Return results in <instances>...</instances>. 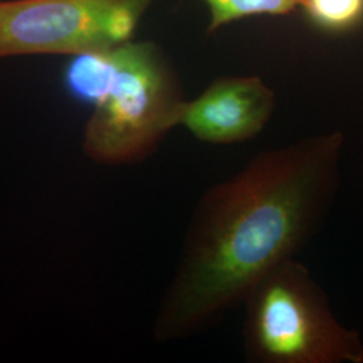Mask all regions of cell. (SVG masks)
<instances>
[{
    "mask_svg": "<svg viewBox=\"0 0 363 363\" xmlns=\"http://www.w3.org/2000/svg\"><path fill=\"white\" fill-rule=\"evenodd\" d=\"M210 13L208 31L259 15H286L303 9L306 0H203Z\"/></svg>",
    "mask_w": 363,
    "mask_h": 363,
    "instance_id": "cell-7",
    "label": "cell"
},
{
    "mask_svg": "<svg viewBox=\"0 0 363 363\" xmlns=\"http://www.w3.org/2000/svg\"><path fill=\"white\" fill-rule=\"evenodd\" d=\"M115 48L72 55L64 72V84L73 99L91 106L101 99L115 69Z\"/></svg>",
    "mask_w": 363,
    "mask_h": 363,
    "instance_id": "cell-6",
    "label": "cell"
},
{
    "mask_svg": "<svg viewBox=\"0 0 363 363\" xmlns=\"http://www.w3.org/2000/svg\"><path fill=\"white\" fill-rule=\"evenodd\" d=\"M274 105V93L259 77L218 78L183 103L178 125L203 143H242L264 130Z\"/></svg>",
    "mask_w": 363,
    "mask_h": 363,
    "instance_id": "cell-5",
    "label": "cell"
},
{
    "mask_svg": "<svg viewBox=\"0 0 363 363\" xmlns=\"http://www.w3.org/2000/svg\"><path fill=\"white\" fill-rule=\"evenodd\" d=\"M115 69L93 105L82 135V151L101 166H130L152 155L178 127L186 101L167 57L152 42L116 45Z\"/></svg>",
    "mask_w": 363,
    "mask_h": 363,
    "instance_id": "cell-2",
    "label": "cell"
},
{
    "mask_svg": "<svg viewBox=\"0 0 363 363\" xmlns=\"http://www.w3.org/2000/svg\"><path fill=\"white\" fill-rule=\"evenodd\" d=\"M244 304L250 362L363 363L361 335L337 322L323 289L295 257L267 273Z\"/></svg>",
    "mask_w": 363,
    "mask_h": 363,
    "instance_id": "cell-3",
    "label": "cell"
},
{
    "mask_svg": "<svg viewBox=\"0 0 363 363\" xmlns=\"http://www.w3.org/2000/svg\"><path fill=\"white\" fill-rule=\"evenodd\" d=\"M155 0H0V58L76 55L133 39Z\"/></svg>",
    "mask_w": 363,
    "mask_h": 363,
    "instance_id": "cell-4",
    "label": "cell"
},
{
    "mask_svg": "<svg viewBox=\"0 0 363 363\" xmlns=\"http://www.w3.org/2000/svg\"><path fill=\"white\" fill-rule=\"evenodd\" d=\"M303 9L318 25L345 30L362 18L363 0H306Z\"/></svg>",
    "mask_w": 363,
    "mask_h": 363,
    "instance_id": "cell-8",
    "label": "cell"
},
{
    "mask_svg": "<svg viewBox=\"0 0 363 363\" xmlns=\"http://www.w3.org/2000/svg\"><path fill=\"white\" fill-rule=\"evenodd\" d=\"M343 148L340 132L316 135L261 152L208 189L156 312L157 342L206 330L274 267L295 257L335 199Z\"/></svg>",
    "mask_w": 363,
    "mask_h": 363,
    "instance_id": "cell-1",
    "label": "cell"
}]
</instances>
